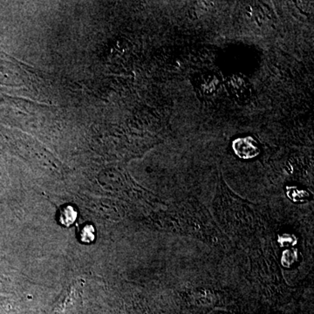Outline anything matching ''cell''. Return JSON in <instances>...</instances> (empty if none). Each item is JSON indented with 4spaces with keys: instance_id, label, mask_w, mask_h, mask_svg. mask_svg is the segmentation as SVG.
I'll list each match as a JSON object with an SVG mask.
<instances>
[{
    "instance_id": "obj_2",
    "label": "cell",
    "mask_w": 314,
    "mask_h": 314,
    "mask_svg": "<svg viewBox=\"0 0 314 314\" xmlns=\"http://www.w3.org/2000/svg\"><path fill=\"white\" fill-rule=\"evenodd\" d=\"M82 242L84 243H91L94 239V227L88 224L83 227V229L81 230V236H80Z\"/></svg>"
},
{
    "instance_id": "obj_1",
    "label": "cell",
    "mask_w": 314,
    "mask_h": 314,
    "mask_svg": "<svg viewBox=\"0 0 314 314\" xmlns=\"http://www.w3.org/2000/svg\"><path fill=\"white\" fill-rule=\"evenodd\" d=\"M76 217H77V211H75V208L68 205L62 209L58 219L63 225L69 226L75 222Z\"/></svg>"
}]
</instances>
